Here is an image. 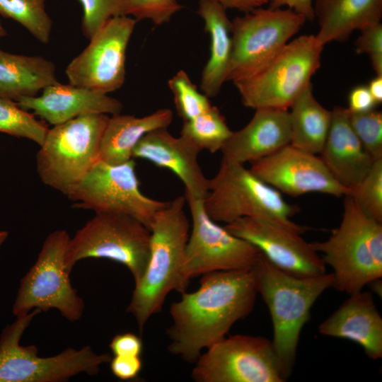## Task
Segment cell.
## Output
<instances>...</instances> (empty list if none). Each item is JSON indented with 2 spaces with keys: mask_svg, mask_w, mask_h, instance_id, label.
Instances as JSON below:
<instances>
[{
  "mask_svg": "<svg viewBox=\"0 0 382 382\" xmlns=\"http://www.w3.org/2000/svg\"><path fill=\"white\" fill-rule=\"evenodd\" d=\"M40 312L34 309L17 316L3 330L0 337V382L66 381L81 373L96 375L102 364L110 363V354H97L88 345L80 349L69 347L47 357H40L35 345H21L23 334Z\"/></svg>",
  "mask_w": 382,
  "mask_h": 382,
  "instance_id": "obj_7",
  "label": "cell"
},
{
  "mask_svg": "<svg viewBox=\"0 0 382 382\" xmlns=\"http://www.w3.org/2000/svg\"><path fill=\"white\" fill-rule=\"evenodd\" d=\"M49 128L15 101L0 98V132L25 138L41 146Z\"/></svg>",
  "mask_w": 382,
  "mask_h": 382,
  "instance_id": "obj_30",
  "label": "cell"
},
{
  "mask_svg": "<svg viewBox=\"0 0 382 382\" xmlns=\"http://www.w3.org/2000/svg\"><path fill=\"white\" fill-rule=\"evenodd\" d=\"M349 123L365 150L373 159L382 158V112L374 109L350 112Z\"/></svg>",
  "mask_w": 382,
  "mask_h": 382,
  "instance_id": "obj_33",
  "label": "cell"
},
{
  "mask_svg": "<svg viewBox=\"0 0 382 382\" xmlns=\"http://www.w3.org/2000/svg\"><path fill=\"white\" fill-rule=\"evenodd\" d=\"M347 195L366 214L382 223V158L374 161L366 177Z\"/></svg>",
  "mask_w": 382,
  "mask_h": 382,
  "instance_id": "obj_32",
  "label": "cell"
},
{
  "mask_svg": "<svg viewBox=\"0 0 382 382\" xmlns=\"http://www.w3.org/2000/svg\"><path fill=\"white\" fill-rule=\"evenodd\" d=\"M181 294L170 308L168 349L195 364L203 350L224 338L236 322L251 313L257 291L252 267L203 274L196 291Z\"/></svg>",
  "mask_w": 382,
  "mask_h": 382,
  "instance_id": "obj_1",
  "label": "cell"
},
{
  "mask_svg": "<svg viewBox=\"0 0 382 382\" xmlns=\"http://www.w3.org/2000/svg\"><path fill=\"white\" fill-rule=\"evenodd\" d=\"M201 151L182 136L173 137L167 127L146 134L132 152L133 158L147 160L175 174L185 186V196L204 199L208 192L207 179L199 164Z\"/></svg>",
  "mask_w": 382,
  "mask_h": 382,
  "instance_id": "obj_18",
  "label": "cell"
},
{
  "mask_svg": "<svg viewBox=\"0 0 382 382\" xmlns=\"http://www.w3.org/2000/svg\"><path fill=\"white\" fill-rule=\"evenodd\" d=\"M173 121V112L168 108L137 117L116 114L109 117L100 146V160L112 165L132 159V152L140 139L148 132L168 127Z\"/></svg>",
  "mask_w": 382,
  "mask_h": 382,
  "instance_id": "obj_25",
  "label": "cell"
},
{
  "mask_svg": "<svg viewBox=\"0 0 382 382\" xmlns=\"http://www.w3.org/2000/svg\"><path fill=\"white\" fill-rule=\"evenodd\" d=\"M269 8L277 9L286 6L287 8L303 16L306 21L315 20L313 0H267Z\"/></svg>",
  "mask_w": 382,
  "mask_h": 382,
  "instance_id": "obj_40",
  "label": "cell"
},
{
  "mask_svg": "<svg viewBox=\"0 0 382 382\" xmlns=\"http://www.w3.org/2000/svg\"><path fill=\"white\" fill-rule=\"evenodd\" d=\"M250 170L265 183L293 197L311 192L341 197L349 192L319 156L291 144L251 163Z\"/></svg>",
  "mask_w": 382,
  "mask_h": 382,
  "instance_id": "obj_17",
  "label": "cell"
},
{
  "mask_svg": "<svg viewBox=\"0 0 382 382\" xmlns=\"http://www.w3.org/2000/svg\"><path fill=\"white\" fill-rule=\"evenodd\" d=\"M105 114L80 116L49 129L36 155V168L47 186L67 195L100 160Z\"/></svg>",
  "mask_w": 382,
  "mask_h": 382,
  "instance_id": "obj_6",
  "label": "cell"
},
{
  "mask_svg": "<svg viewBox=\"0 0 382 382\" xmlns=\"http://www.w3.org/2000/svg\"><path fill=\"white\" fill-rule=\"evenodd\" d=\"M233 132L219 110L212 105L199 115L184 121L180 136L195 145L200 151L214 154L222 149Z\"/></svg>",
  "mask_w": 382,
  "mask_h": 382,
  "instance_id": "obj_28",
  "label": "cell"
},
{
  "mask_svg": "<svg viewBox=\"0 0 382 382\" xmlns=\"http://www.w3.org/2000/svg\"><path fill=\"white\" fill-rule=\"evenodd\" d=\"M290 109L289 144L313 154H320L330 129L332 110L325 108L316 99L312 83L296 99Z\"/></svg>",
  "mask_w": 382,
  "mask_h": 382,
  "instance_id": "obj_27",
  "label": "cell"
},
{
  "mask_svg": "<svg viewBox=\"0 0 382 382\" xmlns=\"http://www.w3.org/2000/svg\"><path fill=\"white\" fill-rule=\"evenodd\" d=\"M367 88L376 104L382 102V76H376L367 86Z\"/></svg>",
  "mask_w": 382,
  "mask_h": 382,
  "instance_id": "obj_42",
  "label": "cell"
},
{
  "mask_svg": "<svg viewBox=\"0 0 382 382\" xmlns=\"http://www.w3.org/2000/svg\"><path fill=\"white\" fill-rule=\"evenodd\" d=\"M0 15L18 23L41 43L50 42L52 21L45 0H0Z\"/></svg>",
  "mask_w": 382,
  "mask_h": 382,
  "instance_id": "obj_29",
  "label": "cell"
},
{
  "mask_svg": "<svg viewBox=\"0 0 382 382\" xmlns=\"http://www.w3.org/2000/svg\"><path fill=\"white\" fill-rule=\"evenodd\" d=\"M150 241V230L137 219L122 213L97 212L69 238L65 266L71 273L81 260L105 258L125 266L136 283L147 265Z\"/></svg>",
  "mask_w": 382,
  "mask_h": 382,
  "instance_id": "obj_9",
  "label": "cell"
},
{
  "mask_svg": "<svg viewBox=\"0 0 382 382\" xmlns=\"http://www.w3.org/2000/svg\"><path fill=\"white\" fill-rule=\"evenodd\" d=\"M227 8L236 9L244 13L250 12L255 8L268 4L267 0H212Z\"/></svg>",
  "mask_w": 382,
  "mask_h": 382,
  "instance_id": "obj_41",
  "label": "cell"
},
{
  "mask_svg": "<svg viewBox=\"0 0 382 382\" xmlns=\"http://www.w3.org/2000/svg\"><path fill=\"white\" fill-rule=\"evenodd\" d=\"M348 110L350 112H364L373 110L377 105L367 86L354 88L348 96Z\"/></svg>",
  "mask_w": 382,
  "mask_h": 382,
  "instance_id": "obj_39",
  "label": "cell"
},
{
  "mask_svg": "<svg viewBox=\"0 0 382 382\" xmlns=\"http://www.w3.org/2000/svg\"><path fill=\"white\" fill-rule=\"evenodd\" d=\"M313 10L319 25L316 37L325 46L344 42L354 30L381 23L382 0H316Z\"/></svg>",
  "mask_w": 382,
  "mask_h": 382,
  "instance_id": "obj_23",
  "label": "cell"
},
{
  "mask_svg": "<svg viewBox=\"0 0 382 382\" xmlns=\"http://www.w3.org/2000/svg\"><path fill=\"white\" fill-rule=\"evenodd\" d=\"M66 196L76 208L125 214L149 230L156 213L168 203L141 192L134 158L117 165L99 160Z\"/></svg>",
  "mask_w": 382,
  "mask_h": 382,
  "instance_id": "obj_13",
  "label": "cell"
},
{
  "mask_svg": "<svg viewBox=\"0 0 382 382\" xmlns=\"http://www.w3.org/2000/svg\"><path fill=\"white\" fill-rule=\"evenodd\" d=\"M114 356L141 357L143 343L135 334L126 332L115 335L110 343Z\"/></svg>",
  "mask_w": 382,
  "mask_h": 382,
  "instance_id": "obj_38",
  "label": "cell"
},
{
  "mask_svg": "<svg viewBox=\"0 0 382 382\" xmlns=\"http://www.w3.org/2000/svg\"><path fill=\"white\" fill-rule=\"evenodd\" d=\"M289 110L259 108L242 129L224 145L223 158L243 164L268 156L290 143Z\"/></svg>",
  "mask_w": 382,
  "mask_h": 382,
  "instance_id": "obj_20",
  "label": "cell"
},
{
  "mask_svg": "<svg viewBox=\"0 0 382 382\" xmlns=\"http://www.w3.org/2000/svg\"><path fill=\"white\" fill-rule=\"evenodd\" d=\"M358 54L369 55L376 76H382V24L378 23L360 30L354 42Z\"/></svg>",
  "mask_w": 382,
  "mask_h": 382,
  "instance_id": "obj_36",
  "label": "cell"
},
{
  "mask_svg": "<svg viewBox=\"0 0 382 382\" xmlns=\"http://www.w3.org/2000/svg\"><path fill=\"white\" fill-rule=\"evenodd\" d=\"M201 354L191 372L196 382H284L272 341L262 336L225 337Z\"/></svg>",
  "mask_w": 382,
  "mask_h": 382,
  "instance_id": "obj_12",
  "label": "cell"
},
{
  "mask_svg": "<svg viewBox=\"0 0 382 382\" xmlns=\"http://www.w3.org/2000/svg\"><path fill=\"white\" fill-rule=\"evenodd\" d=\"M137 21L127 15L108 20L67 65L69 83L107 94L120 88L125 80L126 51Z\"/></svg>",
  "mask_w": 382,
  "mask_h": 382,
  "instance_id": "obj_15",
  "label": "cell"
},
{
  "mask_svg": "<svg viewBox=\"0 0 382 382\" xmlns=\"http://www.w3.org/2000/svg\"><path fill=\"white\" fill-rule=\"evenodd\" d=\"M318 332L357 343L372 359L382 357V318L370 292L361 290L349 294L319 325Z\"/></svg>",
  "mask_w": 382,
  "mask_h": 382,
  "instance_id": "obj_21",
  "label": "cell"
},
{
  "mask_svg": "<svg viewBox=\"0 0 382 382\" xmlns=\"http://www.w3.org/2000/svg\"><path fill=\"white\" fill-rule=\"evenodd\" d=\"M110 364L113 375L124 381L135 378L142 368L141 357L136 356H114Z\"/></svg>",
  "mask_w": 382,
  "mask_h": 382,
  "instance_id": "obj_37",
  "label": "cell"
},
{
  "mask_svg": "<svg viewBox=\"0 0 382 382\" xmlns=\"http://www.w3.org/2000/svg\"><path fill=\"white\" fill-rule=\"evenodd\" d=\"M83 16L81 30L88 40L110 18L128 16L127 0H79Z\"/></svg>",
  "mask_w": 382,
  "mask_h": 382,
  "instance_id": "obj_34",
  "label": "cell"
},
{
  "mask_svg": "<svg viewBox=\"0 0 382 382\" xmlns=\"http://www.w3.org/2000/svg\"><path fill=\"white\" fill-rule=\"evenodd\" d=\"M6 29L4 28L1 22L0 21V40L4 37V36L6 35Z\"/></svg>",
  "mask_w": 382,
  "mask_h": 382,
  "instance_id": "obj_44",
  "label": "cell"
},
{
  "mask_svg": "<svg viewBox=\"0 0 382 382\" xmlns=\"http://www.w3.org/2000/svg\"><path fill=\"white\" fill-rule=\"evenodd\" d=\"M175 108L184 121L191 120L204 112L212 105L209 98L200 93L188 74L179 70L168 81Z\"/></svg>",
  "mask_w": 382,
  "mask_h": 382,
  "instance_id": "obj_31",
  "label": "cell"
},
{
  "mask_svg": "<svg viewBox=\"0 0 382 382\" xmlns=\"http://www.w3.org/2000/svg\"><path fill=\"white\" fill-rule=\"evenodd\" d=\"M16 103L54 126L86 115L119 114L123 108L120 100L107 93L59 81L43 89L40 96Z\"/></svg>",
  "mask_w": 382,
  "mask_h": 382,
  "instance_id": "obj_19",
  "label": "cell"
},
{
  "mask_svg": "<svg viewBox=\"0 0 382 382\" xmlns=\"http://www.w3.org/2000/svg\"><path fill=\"white\" fill-rule=\"evenodd\" d=\"M178 196L158 210L150 227V255L134 288L127 311L135 318L140 334L148 320L159 313L171 291H185L181 270L189 238L190 221Z\"/></svg>",
  "mask_w": 382,
  "mask_h": 382,
  "instance_id": "obj_2",
  "label": "cell"
},
{
  "mask_svg": "<svg viewBox=\"0 0 382 382\" xmlns=\"http://www.w3.org/2000/svg\"><path fill=\"white\" fill-rule=\"evenodd\" d=\"M340 226L324 241L311 243L332 269V287L348 294L382 277V223L346 195Z\"/></svg>",
  "mask_w": 382,
  "mask_h": 382,
  "instance_id": "obj_4",
  "label": "cell"
},
{
  "mask_svg": "<svg viewBox=\"0 0 382 382\" xmlns=\"http://www.w3.org/2000/svg\"><path fill=\"white\" fill-rule=\"evenodd\" d=\"M347 108L332 110L331 123L320 158L334 178L349 191L366 177L374 160L349 123Z\"/></svg>",
  "mask_w": 382,
  "mask_h": 382,
  "instance_id": "obj_22",
  "label": "cell"
},
{
  "mask_svg": "<svg viewBox=\"0 0 382 382\" xmlns=\"http://www.w3.org/2000/svg\"><path fill=\"white\" fill-rule=\"evenodd\" d=\"M185 197L192 216V230L181 270L185 289L190 280L199 275L252 268L261 252L211 219L204 210V199Z\"/></svg>",
  "mask_w": 382,
  "mask_h": 382,
  "instance_id": "obj_14",
  "label": "cell"
},
{
  "mask_svg": "<svg viewBox=\"0 0 382 382\" xmlns=\"http://www.w3.org/2000/svg\"><path fill=\"white\" fill-rule=\"evenodd\" d=\"M323 47L313 35L289 42L260 71L233 82L243 105L254 110H289L311 83L320 66Z\"/></svg>",
  "mask_w": 382,
  "mask_h": 382,
  "instance_id": "obj_8",
  "label": "cell"
},
{
  "mask_svg": "<svg viewBox=\"0 0 382 382\" xmlns=\"http://www.w3.org/2000/svg\"><path fill=\"white\" fill-rule=\"evenodd\" d=\"M57 82L56 66L52 61L0 50V98L18 102L37 96Z\"/></svg>",
  "mask_w": 382,
  "mask_h": 382,
  "instance_id": "obj_26",
  "label": "cell"
},
{
  "mask_svg": "<svg viewBox=\"0 0 382 382\" xmlns=\"http://www.w3.org/2000/svg\"><path fill=\"white\" fill-rule=\"evenodd\" d=\"M226 229L255 246L274 266L296 277L326 272L322 257L298 232L267 219L243 217L224 226Z\"/></svg>",
  "mask_w": 382,
  "mask_h": 382,
  "instance_id": "obj_16",
  "label": "cell"
},
{
  "mask_svg": "<svg viewBox=\"0 0 382 382\" xmlns=\"http://www.w3.org/2000/svg\"><path fill=\"white\" fill-rule=\"evenodd\" d=\"M289 8H255L231 21L232 50L226 81L250 77L267 66L306 23Z\"/></svg>",
  "mask_w": 382,
  "mask_h": 382,
  "instance_id": "obj_10",
  "label": "cell"
},
{
  "mask_svg": "<svg viewBox=\"0 0 382 382\" xmlns=\"http://www.w3.org/2000/svg\"><path fill=\"white\" fill-rule=\"evenodd\" d=\"M8 233L6 231H0V249L4 241L8 238Z\"/></svg>",
  "mask_w": 382,
  "mask_h": 382,
  "instance_id": "obj_43",
  "label": "cell"
},
{
  "mask_svg": "<svg viewBox=\"0 0 382 382\" xmlns=\"http://www.w3.org/2000/svg\"><path fill=\"white\" fill-rule=\"evenodd\" d=\"M207 214L226 224L243 217L260 216L301 234L308 227L291 220L298 211L275 188L263 182L250 169L222 158L216 174L209 180L203 199Z\"/></svg>",
  "mask_w": 382,
  "mask_h": 382,
  "instance_id": "obj_5",
  "label": "cell"
},
{
  "mask_svg": "<svg viewBox=\"0 0 382 382\" xmlns=\"http://www.w3.org/2000/svg\"><path fill=\"white\" fill-rule=\"evenodd\" d=\"M128 16L137 21L149 20L156 25L168 23L182 8L178 0H127Z\"/></svg>",
  "mask_w": 382,
  "mask_h": 382,
  "instance_id": "obj_35",
  "label": "cell"
},
{
  "mask_svg": "<svg viewBox=\"0 0 382 382\" xmlns=\"http://www.w3.org/2000/svg\"><path fill=\"white\" fill-rule=\"evenodd\" d=\"M69 238L65 230L47 236L35 264L21 280L13 306L16 317L34 309L46 312L52 308L71 322L82 317L84 302L72 286L64 262Z\"/></svg>",
  "mask_w": 382,
  "mask_h": 382,
  "instance_id": "obj_11",
  "label": "cell"
},
{
  "mask_svg": "<svg viewBox=\"0 0 382 382\" xmlns=\"http://www.w3.org/2000/svg\"><path fill=\"white\" fill-rule=\"evenodd\" d=\"M257 294L271 316V340L284 374H291L300 335L310 318L311 309L319 296L332 287L333 275L325 272L313 277H296L270 262L262 254L253 267Z\"/></svg>",
  "mask_w": 382,
  "mask_h": 382,
  "instance_id": "obj_3",
  "label": "cell"
},
{
  "mask_svg": "<svg viewBox=\"0 0 382 382\" xmlns=\"http://www.w3.org/2000/svg\"><path fill=\"white\" fill-rule=\"evenodd\" d=\"M197 14L210 37V54L202 70L200 88L208 98L214 97L226 81L232 50L231 21L226 8L212 0H199Z\"/></svg>",
  "mask_w": 382,
  "mask_h": 382,
  "instance_id": "obj_24",
  "label": "cell"
}]
</instances>
